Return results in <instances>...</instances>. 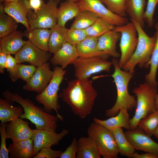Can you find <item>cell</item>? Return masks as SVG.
Returning a JSON list of instances; mask_svg holds the SVG:
<instances>
[{"label": "cell", "mask_w": 158, "mask_h": 158, "mask_svg": "<svg viewBox=\"0 0 158 158\" xmlns=\"http://www.w3.org/2000/svg\"><path fill=\"white\" fill-rule=\"evenodd\" d=\"M114 71L111 76L113 78L117 90V97L114 105L105 112L106 115L111 117L117 115L120 110L125 109L131 111L135 108L136 99L130 95L128 87L133 73L122 70L118 64V61L115 58L112 60Z\"/></svg>", "instance_id": "3"}, {"label": "cell", "mask_w": 158, "mask_h": 158, "mask_svg": "<svg viewBox=\"0 0 158 158\" xmlns=\"http://www.w3.org/2000/svg\"><path fill=\"white\" fill-rule=\"evenodd\" d=\"M32 138L34 143L33 157L43 148L57 145L69 132L68 130L64 129L59 133L54 131L40 130L36 129H32Z\"/></svg>", "instance_id": "13"}, {"label": "cell", "mask_w": 158, "mask_h": 158, "mask_svg": "<svg viewBox=\"0 0 158 158\" xmlns=\"http://www.w3.org/2000/svg\"><path fill=\"white\" fill-rule=\"evenodd\" d=\"M98 18L90 11H81L75 17L70 28L85 29L92 25Z\"/></svg>", "instance_id": "33"}, {"label": "cell", "mask_w": 158, "mask_h": 158, "mask_svg": "<svg viewBox=\"0 0 158 158\" xmlns=\"http://www.w3.org/2000/svg\"><path fill=\"white\" fill-rule=\"evenodd\" d=\"M78 148V140L74 138L70 145L63 152H62L59 158H75Z\"/></svg>", "instance_id": "43"}, {"label": "cell", "mask_w": 158, "mask_h": 158, "mask_svg": "<svg viewBox=\"0 0 158 158\" xmlns=\"http://www.w3.org/2000/svg\"><path fill=\"white\" fill-rule=\"evenodd\" d=\"M68 0L72 1H74V2H75L77 3L78 2V0Z\"/></svg>", "instance_id": "51"}, {"label": "cell", "mask_w": 158, "mask_h": 158, "mask_svg": "<svg viewBox=\"0 0 158 158\" xmlns=\"http://www.w3.org/2000/svg\"><path fill=\"white\" fill-rule=\"evenodd\" d=\"M60 150H55L51 147L43 148L40 150L33 157L34 158H59L62 153Z\"/></svg>", "instance_id": "42"}, {"label": "cell", "mask_w": 158, "mask_h": 158, "mask_svg": "<svg viewBox=\"0 0 158 158\" xmlns=\"http://www.w3.org/2000/svg\"><path fill=\"white\" fill-rule=\"evenodd\" d=\"M158 126V111L156 110L140 120L137 127L151 136L153 135Z\"/></svg>", "instance_id": "35"}, {"label": "cell", "mask_w": 158, "mask_h": 158, "mask_svg": "<svg viewBox=\"0 0 158 158\" xmlns=\"http://www.w3.org/2000/svg\"><path fill=\"white\" fill-rule=\"evenodd\" d=\"M96 143L92 138L81 137L78 140L76 158H100Z\"/></svg>", "instance_id": "25"}, {"label": "cell", "mask_w": 158, "mask_h": 158, "mask_svg": "<svg viewBox=\"0 0 158 158\" xmlns=\"http://www.w3.org/2000/svg\"><path fill=\"white\" fill-rule=\"evenodd\" d=\"M19 0H10V1L11 2H17Z\"/></svg>", "instance_id": "50"}, {"label": "cell", "mask_w": 158, "mask_h": 158, "mask_svg": "<svg viewBox=\"0 0 158 158\" xmlns=\"http://www.w3.org/2000/svg\"><path fill=\"white\" fill-rule=\"evenodd\" d=\"M158 0H148L147 7L144 15V20L148 26L152 27L154 23L153 16Z\"/></svg>", "instance_id": "39"}, {"label": "cell", "mask_w": 158, "mask_h": 158, "mask_svg": "<svg viewBox=\"0 0 158 158\" xmlns=\"http://www.w3.org/2000/svg\"><path fill=\"white\" fill-rule=\"evenodd\" d=\"M137 31L138 41L133 54L122 69L134 74L135 67L138 65L140 68H147L149 64L156 40L155 35L149 36L142 27L137 22L131 20Z\"/></svg>", "instance_id": "4"}, {"label": "cell", "mask_w": 158, "mask_h": 158, "mask_svg": "<svg viewBox=\"0 0 158 158\" xmlns=\"http://www.w3.org/2000/svg\"><path fill=\"white\" fill-rule=\"evenodd\" d=\"M124 133L135 150L158 153V143L143 130L137 127Z\"/></svg>", "instance_id": "15"}, {"label": "cell", "mask_w": 158, "mask_h": 158, "mask_svg": "<svg viewBox=\"0 0 158 158\" xmlns=\"http://www.w3.org/2000/svg\"><path fill=\"white\" fill-rule=\"evenodd\" d=\"M133 158H158V153L145 152V153L140 154L135 152L133 154Z\"/></svg>", "instance_id": "44"}, {"label": "cell", "mask_w": 158, "mask_h": 158, "mask_svg": "<svg viewBox=\"0 0 158 158\" xmlns=\"http://www.w3.org/2000/svg\"><path fill=\"white\" fill-rule=\"evenodd\" d=\"M36 68V66L31 64L18 63L16 76L17 80L20 79L27 82L34 74Z\"/></svg>", "instance_id": "37"}, {"label": "cell", "mask_w": 158, "mask_h": 158, "mask_svg": "<svg viewBox=\"0 0 158 158\" xmlns=\"http://www.w3.org/2000/svg\"><path fill=\"white\" fill-rule=\"evenodd\" d=\"M2 95L10 102H16L23 107V112L19 118L28 120L38 130L56 131L57 122L59 119L56 115L51 114L44 108L35 105L29 99L24 98L16 93L7 90L3 92Z\"/></svg>", "instance_id": "2"}, {"label": "cell", "mask_w": 158, "mask_h": 158, "mask_svg": "<svg viewBox=\"0 0 158 158\" xmlns=\"http://www.w3.org/2000/svg\"><path fill=\"white\" fill-rule=\"evenodd\" d=\"M87 133L95 141L103 158H117L119 152L111 131L94 121L88 127Z\"/></svg>", "instance_id": "7"}, {"label": "cell", "mask_w": 158, "mask_h": 158, "mask_svg": "<svg viewBox=\"0 0 158 158\" xmlns=\"http://www.w3.org/2000/svg\"><path fill=\"white\" fill-rule=\"evenodd\" d=\"M0 38H1L17 31L18 23L12 17L6 13L4 6H0Z\"/></svg>", "instance_id": "32"}, {"label": "cell", "mask_w": 158, "mask_h": 158, "mask_svg": "<svg viewBox=\"0 0 158 158\" xmlns=\"http://www.w3.org/2000/svg\"><path fill=\"white\" fill-rule=\"evenodd\" d=\"M87 36L85 29L70 28L68 31L66 41L76 46Z\"/></svg>", "instance_id": "38"}, {"label": "cell", "mask_w": 158, "mask_h": 158, "mask_svg": "<svg viewBox=\"0 0 158 158\" xmlns=\"http://www.w3.org/2000/svg\"><path fill=\"white\" fill-rule=\"evenodd\" d=\"M155 105L156 110L158 111V91L155 98Z\"/></svg>", "instance_id": "47"}, {"label": "cell", "mask_w": 158, "mask_h": 158, "mask_svg": "<svg viewBox=\"0 0 158 158\" xmlns=\"http://www.w3.org/2000/svg\"><path fill=\"white\" fill-rule=\"evenodd\" d=\"M81 11H90L106 22L120 26L128 23L125 17L118 16L105 7L100 0H78L77 2Z\"/></svg>", "instance_id": "11"}, {"label": "cell", "mask_w": 158, "mask_h": 158, "mask_svg": "<svg viewBox=\"0 0 158 158\" xmlns=\"http://www.w3.org/2000/svg\"><path fill=\"white\" fill-rule=\"evenodd\" d=\"M18 65L15 57H13L11 54L7 55L6 68L8 72L10 78L13 82L17 80L16 76Z\"/></svg>", "instance_id": "41"}, {"label": "cell", "mask_w": 158, "mask_h": 158, "mask_svg": "<svg viewBox=\"0 0 158 158\" xmlns=\"http://www.w3.org/2000/svg\"><path fill=\"white\" fill-rule=\"evenodd\" d=\"M78 57L76 46L66 41L54 54L50 61L53 66L59 65L64 69L69 64H73Z\"/></svg>", "instance_id": "18"}, {"label": "cell", "mask_w": 158, "mask_h": 158, "mask_svg": "<svg viewBox=\"0 0 158 158\" xmlns=\"http://www.w3.org/2000/svg\"><path fill=\"white\" fill-rule=\"evenodd\" d=\"M98 38L87 36L76 45L79 57H90L98 56L108 57L109 56L100 51L97 47Z\"/></svg>", "instance_id": "22"}, {"label": "cell", "mask_w": 158, "mask_h": 158, "mask_svg": "<svg viewBox=\"0 0 158 158\" xmlns=\"http://www.w3.org/2000/svg\"><path fill=\"white\" fill-rule=\"evenodd\" d=\"M52 78L49 83L41 93L37 95L36 100L43 105L44 109L50 113L52 110L56 112L59 119L63 121V117L59 113L61 106L58 102V92L60 86L64 78L66 71L61 66H56L53 70Z\"/></svg>", "instance_id": "6"}, {"label": "cell", "mask_w": 158, "mask_h": 158, "mask_svg": "<svg viewBox=\"0 0 158 158\" xmlns=\"http://www.w3.org/2000/svg\"><path fill=\"white\" fill-rule=\"evenodd\" d=\"M24 36V32L17 30L0 38V50L7 54L15 55L27 42L23 40Z\"/></svg>", "instance_id": "20"}, {"label": "cell", "mask_w": 158, "mask_h": 158, "mask_svg": "<svg viewBox=\"0 0 158 158\" xmlns=\"http://www.w3.org/2000/svg\"><path fill=\"white\" fill-rule=\"evenodd\" d=\"M6 123H1L0 134L1 142L0 147V158H9V153L6 144L7 135L6 132Z\"/></svg>", "instance_id": "40"}, {"label": "cell", "mask_w": 158, "mask_h": 158, "mask_svg": "<svg viewBox=\"0 0 158 158\" xmlns=\"http://www.w3.org/2000/svg\"><path fill=\"white\" fill-rule=\"evenodd\" d=\"M5 12L13 18L18 23L23 24L28 31L30 30L27 15L32 10L28 0H19L17 2H10L4 6Z\"/></svg>", "instance_id": "17"}, {"label": "cell", "mask_w": 158, "mask_h": 158, "mask_svg": "<svg viewBox=\"0 0 158 158\" xmlns=\"http://www.w3.org/2000/svg\"><path fill=\"white\" fill-rule=\"evenodd\" d=\"M80 11L77 2L67 0L62 3L57 9V25L65 27L66 22L75 18Z\"/></svg>", "instance_id": "24"}, {"label": "cell", "mask_w": 158, "mask_h": 158, "mask_svg": "<svg viewBox=\"0 0 158 158\" xmlns=\"http://www.w3.org/2000/svg\"><path fill=\"white\" fill-rule=\"evenodd\" d=\"M115 26L98 17L92 25L85 30L88 36L99 38L106 32L113 30Z\"/></svg>", "instance_id": "34"}, {"label": "cell", "mask_w": 158, "mask_h": 158, "mask_svg": "<svg viewBox=\"0 0 158 158\" xmlns=\"http://www.w3.org/2000/svg\"><path fill=\"white\" fill-rule=\"evenodd\" d=\"M7 55L0 50V73L3 74L6 68Z\"/></svg>", "instance_id": "45"}, {"label": "cell", "mask_w": 158, "mask_h": 158, "mask_svg": "<svg viewBox=\"0 0 158 158\" xmlns=\"http://www.w3.org/2000/svg\"><path fill=\"white\" fill-rule=\"evenodd\" d=\"M128 111L125 109H121L115 116L104 120L95 117L94 121L111 131L120 128L128 130L130 129V118Z\"/></svg>", "instance_id": "21"}, {"label": "cell", "mask_w": 158, "mask_h": 158, "mask_svg": "<svg viewBox=\"0 0 158 158\" xmlns=\"http://www.w3.org/2000/svg\"><path fill=\"white\" fill-rule=\"evenodd\" d=\"M108 58L104 56L78 57L72 64L75 76L78 79H88L95 73L102 71L109 72L112 63L107 60Z\"/></svg>", "instance_id": "9"}, {"label": "cell", "mask_w": 158, "mask_h": 158, "mask_svg": "<svg viewBox=\"0 0 158 158\" xmlns=\"http://www.w3.org/2000/svg\"><path fill=\"white\" fill-rule=\"evenodd\" d=\"M145 0H125V9L126 12L131 18L140 24L143 28L145 21L143 17Z\"/></svg>", "instance_id": "27"}, {"label": "cell", "mask_w": 158, "mask_h": 158, "mask_svg": "<svg viewBox=\"0 0 158 158\" xmlns=\"http://www.w3.org/2000/svg\"><path fill=\"white\" fill-rule=\"evenodd\" d=\"M7 99H0V120L1 123H6L19 118L23 112L21 106H14Z\"/></svg>", "instance_id": "28"}, {"label": "cell", "mask_w": 158, "mask_h": 158, "mask_svg": "<svg viewBox=\"0 0 158 158\" xmlns=\"http://www.w3.org/2000/svg\"><path fill=\"white\" fill-rule=\"evenodd\" d=\"M110 10L120 16L125 17L126 15L125 9V0H100Z\"/></svg>", "instance_id": "36"}, {"label": "cell", "mask_w": 158, "mask_h": 158, "mask_svg": "<svg viewBox=\"0 0 158 158\" xmlns=\"http://www.w3.org/2000/svg\"><path fill=\"white\" fill-rule=\"evenodd\" d=\"M10 157L30 158L33 157V141L32 138L16 142H12L8 147Z\"/></svg>", "instance_id": "23"}, {"label": "cell", "mask_w": 158, "mask_h": 158, "mask_svg": "<svg viewBox=\"0 0 158 158\" xmlns=\"http://www.w3.org/2000/svg\"><path fill=\"white\" fill-rule=\"evenodd\" d=\"M121 36L119 32L113 30L104 33L98 38V49L114 58L120 56L116 50V44Z\"/></svg>", "instance_id": "19"}, {"label": "cell", "mask_w": 158, "mask_h": 158, "mask_svg": "<svg viewBox=\"0 0 158 158\" xmlns=\"http://www.w3.org/2000/svg\"><path fill=\"white\" fill-rule=\"evenodd\" d=\"M156 36L155 44L149 64L150 67L149 72L145 76V82L155 87H157L156 75L158 68V22L155 25Z\"/></svg>", "instance_id": "30"}, {"label": "cell", "mask_w": 158, "mask_h": 158, "mask_svg": "<svg viewBox=\"0 0 158 158\" xmlns=\"http://www.w3.org/2000/svg\"><path fill=\"white\" fill-rule=\"evenodd\" d=\"M122 128H118L111 131L114 137L119 153L128 158H132L135 150L129 141Z\"/></svg>", "instance_id": "31"}, {"label": "cell", "mask_w": 158, "mask_h": 158, "mask_svg": "<svg viewBox=\"0 0 158 158\" xmlns=\"http://www.w3.org/2000/svg\"><path fill=\"white\" fill-rule=\"evenodd\" d=\"M28 1L30 8L34 11L39 9L44 3L42 0H28Z\"/></svg>", "instance_id": "46"}, {"label": "cell", "mask_w": 158, "mask_h": 158, "mask_svg": "<svg viewBox=\"0 0 158 158\" xmlns=\"http://www.w3.org/2000/svg\"><path fill=\"white\" fill-rule=\"evenodd\" d=\"M133 92L136 96L137 103L134 114L130 119V129L137 128L140 120L156 110L155 99L158 90L157 87L145 82L134 87Z\"/></svg>", "instance_id": "5"}, {"label": "cell", "mask_w": 158, "mask_h": 158, "mask_svg": "<svg viewBox=\"0 0 158 158\" xmlns=\"http://www.w3.org/2000/svg\"><path fill=\"white\" fill-rule=\"evenodd\" d=\"M50 29L36 28L24 32V36L32 44L40 49L48 51L49 40L51 33Z\"/></svg>", "instance_id": "26"}, {"label": "cell", "mask_w": 158, "mask_h": 158, "mask_svg": "<svg viewBox=\"0 0 158 158\" xmlns=\"http://www.w3.org/2000/svg\"><path fill=\"white\" fill-rule=\"evenodd\" d=\"M113 30L121 34L119 44L121 54L118 64L122 68L136 49L138 41L137 32L131 21L122 25L115 26Z\"/></svg>", "instance_id": "10"}, {"label": "cell", "mask_w": 158, "mask_h": 158, "mask_svg": "<svg viewBox=\"0 0 158 158\" xmlns=\"http://www.w3.org/2000/svg\"><path fill=\"white\" fill-rule=\"evenodd\" d=\"M153 135L158 140V126L154 132Z\"/></svg>", "instance_id": "48"}, {"label": "cell", "mask_w": 158, "mask_h": 158, "mask_svg": "<svg viewBox=\"0 0 158 158\" xmlns=\"http://www.w3.org/2000/svg\"><path fill=\"white\" fill-rule=\"evenodd\" d=\"M2 1L4 2L5 4L10 2V0H1Z\"/></svg>", "instance_id": "49"}, {"label": "cell", "mask_w": 158, "mask_h": 158, "mask_svg": "<svg viewBox=\"0 0 158 158\" xmlns=\"http://www.w3.org/2000/svg\"><path fill=\"white\" fill-rule=\"evenodd\" d=\"M53 70L50 68L49 63H46L37 67L36 70L30 79L23 87L25 91H33L38 94L42 92L51 80Z\"/></svg>", "instance_id": "14"}, {"label": "cell", "mask_w": 158, "mask_h": 158, "mask_svg": "<svg viewBox=\"0 0 158 158\" xmlns=\"http://www.w3.org/2000/svg\"><path fill=\"white\" fill-rule=\"evenodd\" d=\"M32 129L28 123L20 118L9 122L6 128L7 139H11L12 142L31 138Z\"/></svg>", "instance_id": "16"}, {"label": "cell", "mask_w": 158, "mask_h": 158, "mask_svg": "<svg viewBox=\"0 0 158 158\" xmlns=\"http://www.w3.org/2000/svg\"><path fill=\"white\" fill-rule=\"evenodd\" d=\"M51 53L40 49L28 40L14 57L18 64L27 62L37 67L47 62L51 58Z\"/></svg>", "instance_id": "12"}, {"label": "cell", "mask_w": 158, "mask_h": 158, "mask_svg": "<svg viewBox=\"0 0 158 158\" xmlns=\"http://www.w3.org/2000/svg\"><path fill=\"white\" fill-rule=\"evenodd\" d=\"M97 94L91 80L76 78L68 82L59 96L75 115L84 119L91 113Z\"/></svg>", "instance_id": "1"}, {"label": "cell", "mask_w": 158, "mask_h": 158, "mask_svg": "<svg viewBox=\"0 0 158 158\" xmlns=\"http://www.w3.org/2000/svg\"><path fill=\"white\" fill-rule=\"evenodd\" d=\"M59 0H49L38 9L32 10L27 15L30 30L36 28L51 29L57 25Z\"/></svg>", "instance_id": "8"}, {"label": "cell", "mask_w": 158, "mask_h": 158, "mask_svg": "<svg viewBox=\"0 0 158 158\" xmlns=\"http://www.w3.org/2000/svg\"><path fill=\"white\" fill-rule=\"evenodd\" d=\"M48 51L54 54L63 45L66 41L68 29L65 27L57 25L51 29Z\"/></svg>", "instance_id": "29"}]
</instances>
